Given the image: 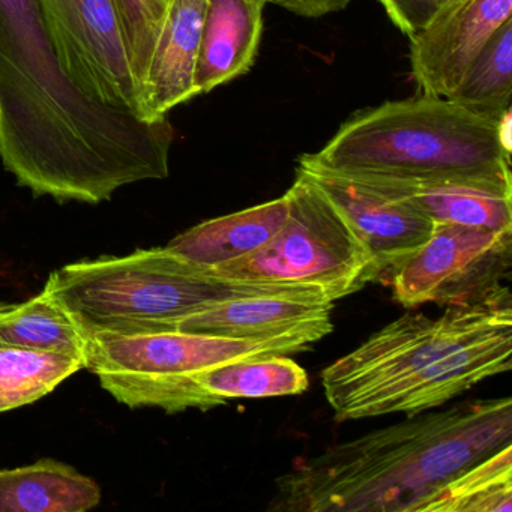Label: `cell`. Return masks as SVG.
<instances>
[{
  "label": "cell",
  "instance_id": "obj_1",
  "mask_svg": "<svg viewBox=\"0 0 512 512\" xmlns=\"http://www.w3.org/2000/svg\"><path fill=\"white\" fill-rule=\"evenodd\" d=\"M175 130L94 100L68 76L35 0H0V160L56 202L98 205L166 179Z\"/></svg>",
  "mask_w": 512,
  "mask_h": 512
},
{
  "label": "cell",
  "instance_id": "obj_2",
  "mask_svg": "<svg viewBox=\"0 0 512 512\" xmlns=\"http://www.w3.org/2000/svg\"><path fill=\"white\" fill-rule=\"evenodd\" d=\"M512 445V400H475L337 443L275 481L269 511L422 512L455 476Z\"/></svg>",
  "mask_w": 512,
  "mask_h": 512
},
{
  "label": "cell",
  "instance_id": "obj_3",
  "mask_svg": "<svg viewBox=\"0 0 512 512\" xmlns=\"http://www.w3.org/2000/svg\"><path fill=\"white\" fill-rule=\"evenodd\" d=\"M407 313L320 374L338 421L428 412L512 368L511 293Z\"/></svg>",
  "mask_w": 512,
  "mask_h": 512
},
{
  "label": "cell",
  "instance_id": "obj_4",
  "mask_svg": "<svg viewBox=\"0 0 512 512\" xmlns=\"http://www.w3.org/2000/svg\"><path fill=\"white\" fill-rule=\"evenodd\" d=\"M298 166L374 184H461L512 196L511 112L491 119L425 95L386 101L347 119Z\"/></svg>",
  "mask_w": 512,
  "mask_h": 512
},
{
  "label": "cell",
  "instance_id": "obj_5",
  "mask_svg": "<svg viewBox=\"0 0 512 512\" xmlns=\"http://www.w3.org/2000/svg\"><path fill=\"white\" fill-rule=\"evenodd\" d=\"M44 289L86 337L100 332L178 331L187 317L233 299L323 292L316 287L229 280L167 247L70 263L50 274Z\"/></svg>",
  "mask_w": 512,
  "mask_h": 512
},
{
  "label": "cell",
  "instance_id": "obj_6",
  "mask_svg": "<svg viewBox=\"0 0 512 512\" xmlns=\"http://www.w3.org/2000/svg\"><path fill=\"white\" fill-rule=\"evenodd\" d=\"M301 352L287 341L230 340L181 331L100 332L88 337L86 370L124 406L152 407L173 415L226 404L200 388L197 376L203 371L238 359Z\"/></svg>",
  "mask_w": 512,
  "mask_h": 512
},
{
  "label": "cell",
  "instance_id": "obj_7",
  "mask_svg": "<svg viewBox=\"0 0 512 512\" xmlns=\"http://www.w3.org/2000/svg\"><path fill=\"white\" fill-rule=\"evenodd\" d=\"M287 217L277 235L251 256L211 269L229 280L322 289L340 301L374 283L370 254L346 218L305 176L286 193Z\"/></svg>",
  "mask_w": 512,
  "mask_h": 512
},
{
  "label": "cell",
  "instance_id": "obj_8",
  "mask_svg": "<svg viewBox=\"0 0 512 512\" xmlns=\"http://www.w3.org/2000/svg\"><path fill=\"white\" fill-rule=\"evenodd\" d=\"M512 230L436 224L424 247L398 266L389 283L398 304L458 305L508 295Z\"/></svg>",
  "mask_w": 512,
  "mask_h": 512
},
{
  "label": "cell",
  "instance_id": "obj_9",
  "mask_svg": "<svg viewBox=\"0 0 512 512\" xmlns=\"http://www.w3.org/2000/svg\"><path fill=\"white\" fill-rule=\"evenodd\" d=\"M68 76L89 97L142 116L115 0H35Z\"/></svg>",
  "mask_w": 512,
  "mask_h": 512
},
{
  "label": "cell",
  "instance_id": "obj_10",
  "mask_svg": "<svg viewBox=\"0 0 512 512\" xmlns=\"http://www.w3.org/2000/svg\"><path fill=\"white\" fill-rule=\"evenodd\" d=\"M338 209L370 254L374 283L385 280L433 235L434 221L407 197L379 185L298 166Z\"/></svg>",
  "mask_w": 512,
  "mask_h": 512
},
{
  "label": "cell",
  "instance_id": "obj_11",
  "mask_svg": "<svg viewBox=\"0 0 512 512\" xmlns=\"http://www.w3.org/2000/svg\"><path fill=\"white\" fill-rule=\"evenodd\" d=\"M512 19V0H452L410 37L419 94L448 98L494 34Z\"/></svg>",
  "mask_w": 512,
  "mask_h": 512
},
{
  "label": "cell",
  "instance_id": "obj_12",
  "mask_svg": "<svg viewBox=\"0 0 512 512\" xmlns=\"http://www.w3.org/2000/svg\"><path fill=\"white\" fill-rule=\"evenodd\" d=\"M334 304L323 292L233 299L187 317L178 331L230 340L287 341L305 352L334 331Z\"/></svg>",
  "mask_w": 512,
  "mask_h": 512
},
{
  "label": "cell",
  "instance_id": "obj_13",
  "mask_svg": "<svg viewBox=\"0 0 512 512\" xmlns=\"http://www.w3.org/2000/svg\"><path fill=\"white\" fill-rule=\"evenodd\" d=\"M208 0H173L143 89V118L158 121L199 95L197 61Z\"/></svg>",
  "mask_w": 512,
  "mask_h": 512
},
{
  "label": "cell",
  "instance_id": "obj_14",
  "mask_svg": "<svg viewBox=\"0 0 512 512\" xmlns=\"http://www.w3.org/2000/svg\"><path fill=\"white\" fill-rule=\"evenodd\" d=\"M263 8L253 0H208L196 70L199 95L253 67L262 40Z\"/></svg>",
  "mask_w": 512,
  "mask_h": 512
},
{
  "label": "cell",
  "instance_id": "obj_15",
  "mask_svg": "<svg viewBox=\"0 0 512 512\" xmlns=\"http://www.w3.org/2000/svg\"><path fill=\"white\" fill-rule=\"evenodd\" d=\"M286 194L275 200L203 221L166 245L194 265L215 269L262 250L287 217Z\"/></svg>",
  "mask_w": 512,
  "mask_h": 512
},
{
  "label": "cell",
  "instance_id": "obj_16",
  "mask_svg": "<svg viewBox=\"0 0 512 512\" xmlns=\"http://www.w3.org/2000/svg\"><path fill=\"white\" fill-rule=\"evenodd\" d=\"M100 502L94 479L52 458L0 470V512H85Z\"/></svg>",
  "mask_w": 512,
  "mask_h": 512
},
{
  "label": "cell",
  "instance_id": "obj_17",
  "mask_svg": "<svg viewBox=\"0 0 512 512\" xmlns=\"http://www.w3.org/2000/svg\"><path fill=\"white\" fill-rule=\"evenodd\" d=\"M0 346L73 356L86 365L88 337L43 289L23 304H0Z\"/></svg>",
  "mask_w": 512,
  "mask_h": 512
},
{
  "label": "cell",
  "instance_id": "obj_18",
  "mask_svg": "<svg viewBox=\"0 0 512 512\" xmlns=\"http://www.w3.org/2000/svg\"><path fill=\"white\" fill-rule=\"evenodd\" d=\"M374 185L407 197L424 214H427L434 224H460V226L482 227L490 230H512V196H506V194L461 184L421 185V187Z\"/></svg>",
  "mask_w": 512,
  "mask_h": 512
},
{
  "label": "cell",
  "instance_id": "obj_19",
  "mask_svg": "<svg viewBox=\"0 0 512 512\" xmlns=\"http://www.w3.org/2000/svg\"><path fill=\"white\" fill-rule=\"evenodd\" d=\"M203 391L227 404L232 398L290 397L307 391V371L284 355L254 356L197 376Z\"/></svg>",
  "mask_w": 512,
  "mask_h": 512
},
{
  "label": "cell",
  "instance_id": "obj_20",
  "mask_svg": "<svg viewBox=\"0 0 512 512\" xmlns=\"http://www.w3.org/2000/svg\"><path fill=\"white\" fill-rule=\"evenodd\" d=\"M83 368L73 356L0 346V413L41 400Z\"/></svg>",
  "mask_w": 512,
  "mask_h": 512
},
{
  "label": "cell",
  "instance_id": "obj_21",
  "mask_svg": "<svg viewBox=\"0 0 512 512\" xmlns=\"http://www.w3.org/2000/svg\"><path fill=\"white\" fill-rule=\"evenodd\" d=\"M449 100L491 119L511 112L512 19L488 41Z\"/></svg>",
  "mask_w": 512,
  "mask_h": 512
},
{
  "label": "cell",
  "instance_id": "obj_22",
  "mask_svg": "<svg viewBox=\"0 0 512 512\" xmlns=\"http://www.w3.org/2000/svg\"><path fill=\"white\" fill-rule=\"evenodd\" d=\"M425 511L511 512L512 445L455 476L430 500Z\"/></svg>",
  "mask_w": 512,
  "mask_h": 512
},
{
  "label": "cell",
  "instance_id": "obj_23",
  "mask_svg": "<svg viewBox=\"0 0 512 512\" xmlns=\"http://www.w3.org/2000/svg\"><path fill=\"white\" fill-rule=\"evenodd\" d=\"M172 4L173 0H115L128 61L142 101V116L146 76Z\"/></svg>",
  "mask_w": 512,
  "mask_h": 512
},
{
  "label": "cell",
  "instance_id": "obj_24",
  "mask_svg": "<svg viewBox=\"0 0 512 512\" xmlns=\"http://www.w3.org/2000/svg\"><path fill=\"white\" fill-rule=\"evenodd\" d=\"M389 20L407 38L425 28L452 0H379Z\"/></svg>",
  "mask_w": 512,
  "mask_h": 512
},
{
  "label": "cell",
  "instance_id": "obj_25",
  "mask_svg": "<svg viewBox=\"0 0 512 512\" xmlns=\"http://www.w3.org/2000/svg\"><path fill=\"white\" fill-rule=\"evenodd\" d=\"M290 13L302 17H322L344 10L353 0H269Z\"/></svg>",
  "mask_w": 512,
  "mask_h": 512
},
{
  "label": "cell",
  "instance_id": "obj_26",
  "mask_svg": "<svg viewBox=\"0 0 512 512\" xmlns=\"http://www.w3.org/2000/svg\"><path fill=\"white\" fill-rule=\"evenodd\" d=\"M253 2H256V4L263 5V7H265L269 0H253Z\"/></svg>",
  "mask_w": 512,
  "mask_h": 512
}]
</instances>
